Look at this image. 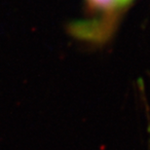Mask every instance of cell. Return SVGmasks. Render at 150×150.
Here are the masks:
<instances>
[{"instance_id": "1", "label": "cell", "mask_w": 150, "mask_h": 150, "mask_svg": "<svg viewBox=\"0 0 150 150\" xmlns=\"http://www.w3.org/2000/svg\"><path fill=\"white\" fill-rule=\"evenodd\" d=\"M92 1L103 7H114L118 5V0H92Z\"/></svg>"}, {"instance_id": "2", "label": "cell", "mask_w": 150, "mask_h": 150, "mask_svg": "<svg viewBox=\"0 0 150 150\" xmlns=\"http://www.w3.org/2000/svg\"><path fill=\"white\" fill-rule=\"evenodd\" d=\"M130 2V0H118V5H124Z\"/></svg>"}]
</instances>
